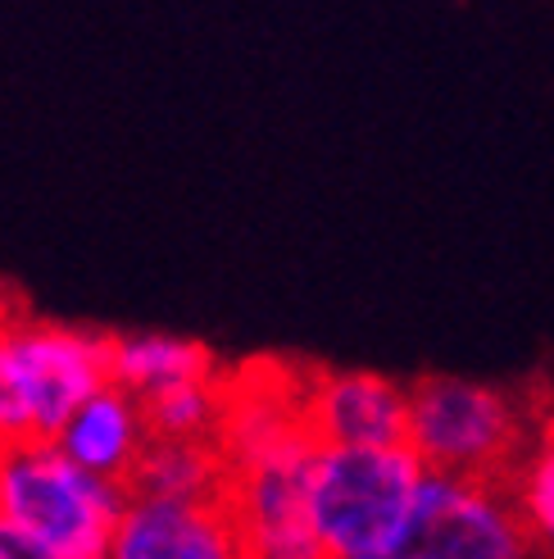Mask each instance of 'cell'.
Returning a JSON list of instances; mask_svg holds the SVG:
<instances>
[{
  "label": "cell",
  "instance_id": "cell-12",
  "mask_svg": "<svg viewBox=\"0 0 554 559\" xmlns=\"http://www.w3.org/2000/svg\"><path fill=\"white\" fill-rule=\"evenodd\" d=\"M142 405H146L150 437H218L228 391L218 386V373L186 378L164 391H150V396H142Z\"/></svg>",
  "mask_w": 554,
  "mask_h": 559
},
{
  "label": "cell",
  "instance_id": "cell-13",
  "mask_svg": "<svg viewBox=\"0 0 554 559\" xmlns=\"http://www.w3.org/2000/svg\"><path fill=\"white\" fill-rule=\"evenodd\" d=\"M509 487L537 550L554 555V428L532 441V451H522V460L509 473Z\"/></svg>",
  "mask_w": 554,
  "mask_h": 559
},
{
  "label": "cell",
  "instance_id": "cell-3",
  "mask_svg": "<svg viewBox=\"0 0 554 559\" xmlns=\"http://www.w3.org/2000/svg\"><path fill=\"white\" fill-rule=\"evenodd\" d=\"M5 514L50 546V559H109L128 514V483L82 468L55 441L0 451Z\"/></svg>",
  "mask_w": 554,
  "mask_h": 559
},
{
  "label": "cell",
  "instance_id": "cell-5",
  "mask_svg": "<svg viewBox=\"0 0 554 559\" xmlns=\"http://www.w3.org/2000/svg\"><path fill=\"white\" fill-rule=\"evenodd\" d=\"M318 432L300 424L268 445L228 460V506L245 555L260 559H323L310 523V473Z\"/></svg>",
  "mask_w": 554,
  "mask_h": 559
},
{
  "label": "cell",
  "instance_id": "cell-8",
  "mask_svg": "<svg viewBox=\"0 0 554 559\" xmlns=\"http://www.w3.org/2000/svg\"><path fill=\"white\" fill-rule=\"evenodd\" d=\"M304 418L318 441L396 445L409 441V386L382 373H323L304 386Z\"/></svg>",
  "mask_w": 554,
  "mask_h": 559
},
{
  "label": "cell",
  "instance_id": "cell-15",
  "mask_svg": "<svg viewBox=\"0 0 554 559\" xmlns=\"http://www.w3.org/2000/svg\"><path fill=\"white\" fill-rule=\"evenodd\" d=\"M0 514H5V478H0Z\"/></svg>",
  "mask_w": 554,
  "mask_h": 559
},
{
  "label": "cell",
  "instance_id": "cell-4",
  "mask_svg": "<svg viewBox=\"0 0 554 559\" xmlns=\"http://www.w3.org/2000/svg\"><path fill=\"white\" fill-rule=\"evenodd\" d=\"M409 445L427 468L463 478H505L528 451L522 405L473 378H423L409 386Z\"/></svg>",
  "mask_w": 554,
  "mask_h": 559
},
{
  "label": "cell",
  "instance_id": "cell-9",
  "mask_svg": "<svg viewBox=\"0 0 554 559\" xmlns=\"http://www.w3.org/2000/svg\"><path fill=\"white\" fill-rule=\"evenodd\" d=\"M50 441L82 468L128 483L136 460H142V451L150 445L146 405H142V396H132L128 386L105 382L64 418V428Z\"/></svg>",
  "mask_w": 554,
  "mask_h": 559
},
{
  "label": "cell",
  "instance_id": "cell-7",
  "mask_svg": "<svg viewBox=\"0 0 554 559\" xmlns=\"http://www.w3.org/2000/svg\"><path fill=\"white\" fill-rule=\"evenodd\" d=\"M245 555L228 496H132L109 559H237Z\"/></svg>",
  "mask_w": 554,
  "mask_h": 559
},
{
  "label": "cell",
  "instance_id": "cell-14",
  "mask_svg": "<svg viewBox=\"0 0 554 559\" xmlns=\"http://www.w3.org/2000/svg\"><path fill=\"white\" fill-rule=\"evenodd\" d=\"M0 559H50V546L27 533V527L10 514H0Z\"/></svg>",
  "mask_w": 554,
  "mask_h": 559
},
{
  "label": "cell",
  "instance_id": "cell-1",
  "mask_svg": "<svg viewBox=\"0 0 554 559\" xmlns=\"http://www.w3.org/2000/svg\"><path fill=\"white\" fill-rule=\"evenodd\" d=\"M427 478L423 455L409 441L341 445L323 441L310 473V523L323 559H405L419 491Z\"/></svg>",
  "mask_w": 554,
  "mask_h": 559
},
{
  "label": "cell",
  "instance_id": "cell-2",
  "mask_svg": "<svg viewBox=\"0 0 554 559\" xmlns=\"http://www.w3.org/2000/svg\"><path fill=\"white\" fill-rule=\"evenodd\" d=\"M115 369V337L60 323H0V451L50 441Z\"/></svg>",
  "mask_w": 554,
  "mask_h": 559
},
{
  "label": "cell",
  "instance_id": "cell-16",
  "mask_svg": "<svg viewBox=\"0 0 554 559\" xmlns=\"http://www.w3.org/2000/svg\"><path fill=\"white\" fill-rule=\"evenodd\" d=\"M0 323H5V310H0Z\"/></svg>",
  "mask_w": 554,
  "mask_h": 559
},
{
  "label": "cell",
  "instance_id": "cell-11",
  "mask_svg": "<svg viewBox=\"0 0 554 559\" xmlns=\"http://www.w3.org/2000/svg\"><path fill=\"white\" fill-rule=\"evenodd\" d=\"M214 359L201 342L191 337H173V332H128V337H115V378L119 386H128L132 396H150V391H164L173 382L186 378H214Z\"/></svg>",
  "mask_w": 554,
  "mask_h": 559
},
{
  "label": "cell",
  "instance_id": "cell-6",
  "mask_svg": "<svg viewBox=\"0 0 554 559\" xmlns=\"http://www.w3.org/2000/svg\"><path fill=\"white\" fill-rule=\"evenodd\" d=\"M537 542L505 478L427 468L405 559H522Z\"/></svg>",
  "mask_w": 554,
  "mask_h": 559
},
{
  "label": "cell",
  "instance_id": "cell-10",
  "mask_svg": "<svg viewBox=\"0 0 554 559\" xmlns=\"http://www.w3.org/2000/svg\"><path fill=\"white\" fill-rule=\"evenodd\" d=\"M132 496H173V500H214L228 496V460L218 437H150L136 460Z\"/></svg>",
  "mask_w": 554,
  "mask_h": 559
}]
</instances>
